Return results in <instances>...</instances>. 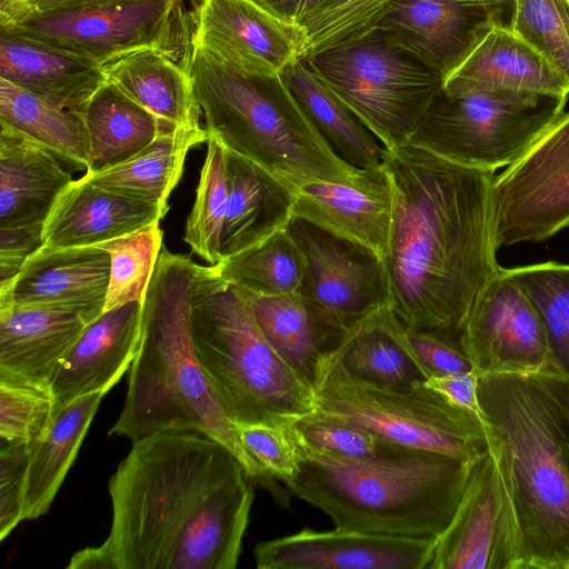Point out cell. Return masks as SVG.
Wrapping results in <instances>:
<instances>
[{
    "label": "cell",
    "mask_w": 569,
    "mask_h": 569,
    "mask_svg": "<svg viewBox=\"0 0 569 569\" xmlns=\"http://www.w3.org/2000/svg\"><path fill=\"white\" fill-rule=\"evenodd\" d=\"M250 479L209 436H146L109 480L107 539L76 552L67 569H234L254 499Z\"/></svg>",
    "instance_id": "obj_1"
},
{
    "label": "cell",
    "mask_w": 569,
    "mask_h": 569,
    "mask_svg": "<svg viewBox=\"0 0 569 569\" xmlns=\"http://www.w3.org/2000/svg\"><path fill=\"white\" fill-rule=\"evenodd\" d=\"M393 213L382 259L390 307L409 328L458 333L499 269L491 217L493 171L406 144L386 150Z\"/></svg>",
    "instance_id": "obj_2"
},
{
    "label": "cell",
    "mask_w": 569,
    "mask_h": 569,
    "mask_svg": "<svg viewBox=\"0 0 569 569\" xmlns=\"http://www.w3.org/2000/svg\"><path fill=\"white\" fill-rule=\"evenodd\" d=\"M198 264L163 246L143 299L140 348L109 435L134 442L162 431L199 432L227 447L251 478L267 476L243 448L198 361L190 315Z\"/></svg>",
    "instance_id": "obj_3"
},
{
    "label": "cell",
    "mask_w": 569,
    "mask_h": 569,
    "mask_svg": "<svg viewBox=\"0 0 569 569\" xmlns=\"http://www.w3.org/2000/svg\"><path fill=\"white\" fill-rule=\"evenodd\" d=\"M286 486L335 528L437 538L450 523L472 462L382 442L377 456L342 460L301 452Z\"/></svg>",
    "instance_id": "obj_4"
},
{
    "label": "cell",
    "mask_w": 569,
    "mask_h": 569,
    "mask_svg": "<svg viewBox=\"0 0 569 569\" xmlns=\"http://www.w3.org/2000/svg\"><path fill=\"white\" fill-rule=\"evenodd\" d=\"M479 399L509 466L530 569L569 562V389L537 377H479Z\"/></svg>",
    "instance_id": "obj_5"
},
{
    "label": "cell",
    "mask_w": 569,
    "mask_h": 569,
    "mask_svg": "<svg viewBox=\"0 0 569 569\" xmlns=\"http://www.w3.org/2000/svg\"><path fill=\"white\" fill-rule=\"evenodd\" d=\"M198 361L230 421L290 426L317 408L313 387L260 331L246 292L198 264L191 297Z\"/></svg>",
    "instance_id": "obj_6"
},
{
    "label": "cell",
    "mask_w": 569,
    "mask_h": 569,
    "mask_svg": "<svg viewBox=\"0 0 569 569\" xmlns=\"http://www.w3.org/2000/svg\"><path fill=\"white\" fill-rule=\"evenodd\" d=\"M187 68L206 130L224 148L288 184L343 182L361 171L339 158L311 123L281 76L243 78L190 43Z\"/></svg>",
    "instance_id": "obj_7"
},
{
    "label": "cell",
    "mask_w": 569,
    "mask_h": 569,
    "mask_svg": "<svg viewBox=\"0 0 569 569\" xmlns=\"http://www.w3.org/2000/svg\"><path fill=\"white\" fill-rule=\"evenodd\" d=\"M317 408L362 426L380 441L472 462L488 449L485 428L469 411L420 383L389 388L355 379L321 359Z\"/></svg>",
    "instance_id": "obj_8"
},
{
    "label": "cell",
    "mask_w": 569,
    "mask_h": 569,
    "mask_svg": "<svg viewBox=\"0 0 569 569\" xmlns=\"http://www.w3.org/2000/svg\"><path fill=\"white\" fill-rule=\"evenodd\" d=\"M303 60L386 150L409 144L443 87L439 73L378 32Z\"/></svg>",
    "instance_id": "obj_9"
},
{
    "label": "cell",
    "mask_w": 569,
    "mask_h": 569,
    "mask_svg": "<svg viewBox=\"0 0 569 569\" xmlns=\"http://www.w3.org/2000/svg\"><path fill=\"white\" fill-rule=\"evenodd\" d=\"M568 97L472 91L438 94L409 144L488 171L508 167L563 112Z\"/></svg>",
    "instance_id": "obj_10"
},
{
    "label": "cell",
    "mask_w": 569,
    "mask_h": 569,
    "mask_svg": "<svg viewBox=\"0 0 569 569\" xmlns=\"http://www.w3.org/2000/svg\"><path fill=\"white\" fill-rule=\"evenodd\" d=\"M483 428L488 449L472 462L428 569H530L509 466L489 421Z\"/></svg>",
    "instance_id": "obj_11"
},
{
    "label": "cell",
    "mask_w": 569,
    "mask_h": 569,
    "mask_svg": "<svg viewBox=\"0 0 569 569\" xmlns=\"http://www.w3.org/2000/svg\"><path fill=\"white\" fill-rule=\"evenodd\" d=\"M457 335L479 377L569 380L539 311L508 268L499 267L485 283Z\"/></svg>",
    "instance_id": "obj_12"
},
{
    "label": "cell",
    "mask_w": 569,
    "mask_h": 569,
    "mask_svg": "<svg viewBox=\"0 0 569 569\" xmlns=\"http://www.w3.org/2000/svg\"><path fill=\"white\" fill-rule=\"evenodd\" d=\"M491 217L497 249L541 242L569 226V112L493 178Z\"/></svg>",
    "instance_id": "obj_13"
},
{
    "label": "cell",
    "mask_w": 569,
    "mask_h": 569,
    "mask_svg": "<svg viewBox=\"0 0 569 569\" xmlns=\"http://www.w3.org/2000/svg\"><path fill=\"white\" fill-rule=\"evenodd\" d=\"M180 0H133L54 12L1 28L34 39L100 67L144 50L172 52Z\"/></svg>",
    "instance_id": "obj_14"
},
{
    "label": "cell",
    "mask_w": 569,
    "mask_h": 569,
    "mask_svg": "<svg viewBox=\"0 0 569 569\" xmlns=\"http://www.w3.org/2000/svg\"><path fill=\"white\" fill-rule=\"evenodd\" d=\"M288 230L306 261L300 293L337 345L368 312L390 305L383 263L377 256L299 218L291 219Z\"/></svg>",
    "instance_id": "obj_15"
},
{
    "label": "cell",
    "mask_w": 569,
    "mask_h": 569,
    "mask_svg": "<svg viewBox=\"0 0 569 569\" xmlns=\"http://www.w3.org/2000/svg\"><path fill=\"white\" fill-rule=\"evenodd\" d=\"M190 43L243 78H272L301 59L303 34L253 0H198Z\"/></svg>",
    "instance_id": "obj_16"
},
{
    "label": "cell",
    "mask_w": 569,
    "mask_h": 569,
    "mask_svg": "<svg viewBox=\"0 0 569 569\" xmlns=\"http://www.w3.org/2000/svg\"><path fill=\"white\" fill-rule=\"evenodd\" d=\"M436 539L302 529L254 547L258 569H428Z\"/></svg>",
    "instance_id": "obj_17"
},
{
    "label": "cell",
    "mask_w": 569,
    "mask_h": 569,
    "mask_svg": "<svg viewBox=\"0 0 569 569\" xmlns=\"http://www.w3.org/2000/svg\"><path fill=\"white\" fill-rule=\"evenodd\" d=\"M292 216L383 259L390 238L393 187L383 164L361 169L352 180L289 184Z\"/></svg>",
    "instance_id": "obj_18"
},
{
    "label": "cell",
    "mask_w": 569,
    "mask_h": 569,
    "mask_svg": "<svg viewBox=\"0 0 569 569\" xmlns=\"http://www.w3.org/2000/svg\"><path fill=\"white\" fill-rule=\"evenodd\" d=\"M492 28L481 0H399L375 32L445 80Z\"/></svg>",
    "instance_id": "obj_19"
},
{
    "label": "cell",
    "mask_w": 569,
    "mask_h": 569,
    "mask_svg": "<svg viewBox=\"0 0 569 569\" xmlns=\"http://www.w3.org/2000/svg\"><path fill=\"white\" fill-rule=\"evenodd\" d=\"M109 278L110 256L96 246L41 247L0 290V303L72 311L90 323L104 310Z\"/></svg>",
    "instance_id": "obj_20"
},
{
    "label": "cell",
    "mask_w": 569,
    "mask_h": 569,
    "mask_svg": "<svg viewBox=\"0 0 569 569\" xmlns=\"http://www.w3.org/2000/svg\"><path fill=\"white\" fill-rule=\"evenodd\" d=\"M142 325L143 301L104 310L88 323L49 382L56 411L117 385L138 355Z\"/></svg>",
    "instance_id": "obj_21"
},
{
    "label": "cell",
    "mask_w": 569,
    "mask_h": 569,
    "mask_svg": "<svg viewBox=\"0 0 569 569\" xmlns=\"http://www.w3.org/2000/svg\"><path fill=\"white\" fill-rule=\"evenodd\" d=\"M87 325L72 311L0 303V379L49 388Z\"/></svg>",
    "instance_id": "obj_22"
},
{
    "label": "cell",
    "mask_w": 569,
    "mask_h": 569,
    "mask_svg": "<svg viewBox=\"0 0 569 569\" xmlns=\"http://www.w3.org/2000/svg\"><path fill=\"white\" fill-rule=\"evenodd\" d=\"M160 207L104 190L83 177L59 196L43 223L42 248L97 246L160 222Z\"/></svg>",
    "instance_id": "obj_23"
},
{
    "label": "cell",
    "mask_w": 569,
    "mask_h": 569,
    "mask_svg": "<svg viewBox=\"0 0 569 569\" xmlns=\"http://www.w3.org/2000/svg\"><path fill=\"white\" fill-rule=\"evenodd\" d=\"M448 94L512 91L569 96V81L512 31L492 28L445 80Z\"/></svg>",
    "instance_id": "obj_24"
},
{
    "label": "cell",
    "mask_w": 569,
    "mask_h": 569,
    "mask_svg": "<svg viewBox=\"0 0 569 569\" xmlns=\"http://www.w3.org/2000/svg\"><path fill=\"white\" fill-rule=\"evenodd\" d=\"M0 77L77 114L107 82L103 67L54 46L4 32Z\"/></svg>",
    "instance_id": "obj_25"
},
{
    "label": "cell",
    "mask_w": 569,
    "mask_h": 569,
    "mask_svg": "<svg viewBox=\"0 0 569 569\" xmlns=\"http://www.w3.org/2000/svg\"><path fill=\"white\" fill-rule=\"evenodd\" d=\"M222 148L227 207L220 236L221 259L252 247L293 218V192L288 183L257 162Z\"/></svg>",
    "instance_id": "obj_26"
},
{
    "label": "cell",
    "mask_w": 569,
    "mask_h": 569,
    "mask_svg": "<svg viewBox=\"0 0 569 569\" xmlns=\"http://www.w3.org/2000/svg\"><path fill=\"white\" fill-rule=\"evenodd\" d=\"M325 358L348 376L389 388L425 383L407 338V326L390 305L375 308L346 331Z\"/></svg>",
    "instance_id": "obj_27"
},
{
    "label": "cell",
    "mask_w": 569,
    "mask_h": 569,
    "mask_svg": "<svg viewBox=\"0 0 569 569\" xmlns=\"http://www.w3.org/2000/svg\"><path fill=\"white\" fill-rule=\"evenodd\" d=\"M59 160L34 142L0 131V229L43 224L72 182Z\"/></svg>",
    "instance_id": "obj_28"
},
{
    "label": "cell",
    "mask_w": 569,
    "mask_h": 569,
    "mask_svg": "<svg viewBox=\"0 0 569 569\" xmlns=\"http://www.w3.org/2000/svg\"><path fill=\"white\" fill-rule=\"evenodd\" d=\"M107 82L156 116L167 128L201 129L191 77L171 52L144 50L103 67Z\"/></svg>",
    "instance_id": "obj_29"
},
{
    "label": "cell",
    "mask_w": 569,
    "mask_h": 569,
    "mask_svg": "<svg viewBox=\"0 0 569 569\" xmlns=\"http://www.w3.org/2000/svg\"><path fill=\"white\" fill-rule=\"evenodd\" d=\"M281 78L339 158L358 169L382 163L386 148L306 60L291 63Z\"/></svg>",
    "instance_id": "obj_30"
},
{
    "label": "cell",
    "mask_w": 569,
    "mask_h": 569,
    "mask_svg": "<svg viewBox=\"0 0 569 569\" xmlns=\"http://www.w3.org/2000/svg\"><path fill=\"white\" fill-rule=\"evenodd\" d=\"M103 396L86 395L59 409L48 431L29 445L23 520L38 519L50 509Z\"/></svg>",
    "instance_id": "obj_31"
},
{
    "label": "cell",
    "mask_w": 569,
    "mask_h": 569,
    "mask_svg": "<svg viewBox=\"0 0 569 569\" xmlns=\"http://www.w3.org/2000/svg\"><path fill=\"white\" fill-rule=\"evenodd\" d=\"M80 116L89 140L86 173L118 166L161 133L173 130L108 82L92 96Z\"/></svg>",
    "instance_id": "obj_32"
},
{
    "label": "cell",
    "mask_w": 569,
    "mask_h": 569,
    "mask_svg": "<svg viewBox=\"0 0 569 569\" xmlns=\"http://www.w3.org/2000/svg\"><path fill=\"white\" fill-rule=\"evenodd\" d=\"M208 139L206 128H177L161 133L129 160L84 173L83 178L104 190L156 204L167 212L168 199L182 176L189 150Z\"/></svg>",
    "instance_id": "obj_33"
},
{
    "label": "cell",
    "mask_w": 569,
    "mask_h": 569,
    "mask_svg": "<svg viewBox=\"0 0 569 569\" xmlns=\"http://www.w3.org/2000/svg\"><path fill=\"white\" fill-rule=\"evenodd\" d=\"M244 292L266 340L313 387L321 359L337 342L316 320L300 291L277 296Z\"/></svg>",
    "instance_id": "obj_34"
},
{
    "label": "cell",
    "mask_w": 569,
    "mask_h": 569,
    "mask_svg": "<svg viewBox=\"0 0 569 569\" xmlns=\"http://www.w3.org/2000/svg\"><path fill=\"white\" fill-rule=\"evenodd\" d=\"M0 126L74 169L87 170L89 166V140L81 116L57 108L1 77Z\"/></svg>",
    "instance_id": "obj_35"
},
{
    "label": "cell",
    "mask_w": 569,
    "mask_h": 569,
    "mask_svg": "<svg viewBox=\"0 0 569 569\" xmlns=\"http://www.w3.org/2000/svg\"><path fill=\"white\" fill-rule=\"evenodd\" d=\"M212 267L237 288L256 296H277L300 291L306 261L287 226Z\"/></svg>",
    "instance_id": "obj_36"
},
{
    "label": "cell",
    "mask_w": 569,
    "mask_h": 569,
    "mask_svg": "<svg viewBox=\"0 0 569 569\" xmlns=\"http://www.w3.org/2000/svg\"><path fill=\"white\" fill-rule=\"evenodd\" d=\"M160 222H154L96 246L110 256L104 310L143 301L163 246Z\"/></svg>",
    "instance_id": "obj_37"
},
{
    "label": "cell",
    "mask_w": 569,
    "mask_h": 569,
    "mask_svg": "<svg viewBox=\"0 0 569 569\" xmlns=\"http://www.w3.org/2000/svg\"><path fill=\"white\" fill-rule=\"evenodd\" d=\"M227 207L226 161L221 143L207 141V156L200 171L196 200L188 216L183 240L211 266L218 263L220 236Z\"/></svg>",
    "instance_id": "obj_38"
},
{
    "label": "cell",
    "mask_w": 569,
    "mask_h": 569,
    "mask_svg": "<svg viewBox=\"0 0 569 569\" xmlns=\"http://www.w3.org/2000/svg\"><path fill=\"white\" fill-rule=\"evenodd\" d=\"M398 1L325 0L300 24L303 34L301 59L375 32Z\"/></svg>",
    "instance_id": "obj_39"
},
{
    "label": "cell",
    "mask_w": 569,
    "mask_h": 569,
    "mask_svg": "<svg viewBox=\"0 0 569 569\" xmlns=\"http://www.w3.org/2000/svg\"><path fill=\"white\" fill-rule=\"evenodd\" d=\"M508 270L539 311L553 351L569 372V264L546 261Z\"/></svg>",
    "instance_id": "obj_40"
},
{
    "label": "cell",
    "mask_w": 569,
    "mask_h": 569,
    "mask_svg": "<svg viewBox=\"0 0 569 569\" xmlns=\"http://www.w3.org/2000/svg\"><path fill=\"white\" fill-rule=\"evenodd\" d=\"M301 452L342 460L373 458L382 448L369 430L348 419L316 408L291 423Z\"/></svg>",
    "instance_id": "obj_41"
},
{
    "label": "cell",
    "mask_w": 569,
    "mask_h": 569,
    "mask_svg": "<svg viewBox=\"0 0 569 569\" xmlns=\"http://www.w3.org/2000/svg\"><path fill=\"white\" fill-rule=\"evenodd\" d=\"M511 31L569 81V0H517Z\"/></svg>",
    "instance_id": "obj_42"
},
{
    "label": "cell",
    "mask_w": 569,
    "mask_h": 569,
    "mask_svg": "<svg viewBox=\"0 0 569 569\" xmlns=\"http://www.w3.org/2000/svg\"><path fill=\"white\" fill-rule=\"evenodd\" d=\"M54 413L48 387L0 379V440L31 445L48 431Z\"/></svg>",
    "instance_id": "obj_43"
},
{
    "label": "cell",
    "mask_w": 569,
    "mask_h": 569,
    "mask_svg": "<svg viewBox=\"0 0 569 569\" xmlns=\"http://www.w3.org/2000/svg\"><path fill=\"white\" fill-rule=\"evenodd\" d=\"M234 428L243 448L267 476L284 483L293 478L301 453L291 425L234 423Z\"/></svg>",
    "instance_id": "obj_44"
},
{
    "label": "cell",
    "mask_w": 569,
    "mask_h": 569,
    "mask_svg": "<svg viewBox=\"0 0 569 569\" xmlns=\"http://www.w3.org/2000/svg\"><path fill=\"white\" fill-rule=\"evenodd\" d=\"M29 445L0 440V539L23 520Z\"/></svg>",
    "instance_id": "obj_45"
},
{
    "label": "cell",
    "mask_w": 569,
    "mask_h": 569,
    "mask_svg": "<svg viewBox=\"0 0 569 569\" xmlns=\"http://www.w3.org/2000/svg\"><path fill=\"white\" fill-rule=\"evenodd\" d=\"M440 333L407 327L410 348L428 379L473 370L459 343L450 342Z\"/></svg>",
    "instance_id": "obj_46"
},
{
    "label": "cell",
    "mask_w": 569,
    "mask_h": 569,
    "mask_svg": "<svg viewBox=\"0 0 569 569\" xmlns=\"http://www.w3.org/2000/svg\"><path fill=\"white\" fill-rule=\"evenodd\" d=\"M43 224L0 229V290L10 288L29 257L43 244Z\"/></svg>",
    "instance_id": "obj_47"
},
{
    "label": "cell",
    "mask_w": 569,
    "mask_h": 569,
    "mask_svg": "<svg viewBox=\"0 0 569 569\" xmlns=\"http://www.w3.org/2000/svg\"><path fill=\"white\" fill-rule=\"evenodd\" d=\"M133 0H0V27L40 16Z\"/></svg>",
    "instance_id": "obj_48"
},
{
    "label": "cell",
    "mask_w": 569,
    "mask_h": 569,
    "mask_svg": "<svg viewBox=\"0 0 569 569\" xmlns=\"http://www.w3.org/2000/svg\"><path fill=\"white\" fill-rule=\"evenodd\" d=\"M425 385L441 393L452 403L472 413L481 422L482 427L488 419L479 399V376L473 371L430 377Z\"/></svg>",
    "instance_id": "obj_49"
},
{
    "label": "cell",
    "mask_w": 569,
    "mask_h": 569,
    "mask_svg": "<svg viewBox=\"0 0 569 569\" xmlns=\"http://www.w3.org/2000/svg\"><path fill=\"white\" fill-rule=\"evenodd\" d=\"M279 19L300 27L303 20L325 0H253Z\"/></svg>",
    "instance_id": "obj_50"
},
{
    "label": "cell",
    "mask_w": 569,
    "mask_h": 569,
    "mask_svg": "<svg viewBox=\"0 0 569 569\" xmlns=\"http://www.w3.org/2000/svg\"><path fill=\"white\" fill-rule=\"evenodd\" d=\"M486 6L493 27L511 31L517 0H481Z\"/></svg>",
    "instance_id": "obj_51"
},
{
    "label": "cell",
    "mask_w": 569,
    "mask_h": 569,
    "mask_svg": "<svg viewBox=\"0 0 569 569\" xmlns=\"http://www.w3.org/2000/svg\"><path fill=\"white\" fill-rule=\"evenodd\" d=\"M565 569H569V562L566 565V568Z\"/></svg>",
    "instance_id": "obj_52"
},
{
    "label": "cell",
    "mask_w": 569,
    "mask_h": 569,
    "mask_svg": "<svg viewBox=\"0 0 569 569\" xmlns=\"http://www.w3.org/2000/svg\"><path fill=\"white\" fill-rule=\"evenodd\" d=\"M567 386H568V389H569V380L567 381Z\"/></svg>",
    "instance_id": "obj_53"
}]
</instances>
